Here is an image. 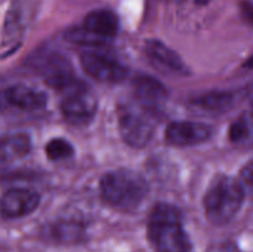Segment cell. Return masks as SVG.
<instances>
[{
    "instance_id": "obj_1",
    "label": "cell",
    "mask_w": 253,
    "mask_h": 252,
    "mask_svg": "<svg viewBox=\"0 0 253 252\" xmlns=\"http://www.w3.org/2000/svg\"><path fill=\"white\" fill-rule=\"evenodd\" d=\"M147 237L155 252H193L182 214L174 205L160 203L153 208L148 216Z\"/></svg>"
},
{
    "instance_id": "obj_2",
    "label": "cell",
    "mask_w": 253,
    "mask_h": 252,
    "mask_svg": "<svg viewBox=\"0 0 253 252\" xmlns=\"http://www.w3.org/2000/svg\"><path fill=\"white\" fill-rule=\"evenodd\" d=\"M147 194V182L135 170L121 168L106 173L100 180L101 199L118 210L136 209Z\"/></svg>"
},
{
    "instance_id": "obj_3",
    "label": "cell",
    "mask_w": 253,
    "mask_h": 252,
    "mask_svg": "<svg viewBox=\"0 0 253 252\" xmlns=\"http://www.w3.org/2000/svg\"><path fill=\"white\" fill-rule=\"evenodd\" d=\"M245 194L239 180L219 175L212 180L204 197L207 219L214 225H226L239 212Z\"/></svg>"
},
{
    "instance_id": "obj_4",
    "label": "cell",
    "mask_w": 253,
    "mask_h": 252,
    "mask_svg": "<svg viewBox=\"0 0 253 252\" xmlns=\"http://www.w3.org/2000/svg\"><path fill=\"white\" fill-rule=\"evenodd\" d=\"M62 93L61 111L69 124L81 126L93 120L98 109V100L88 85L78 79L62 90Z\"/></svg>"
},
{
    "instance_id": "obj_5",
    "label": "cell",
    "mask_w": 253,
    "mask_h": 252,
    "mask_svg": "<svg viewBox=\"0 0 253 252\" xmlns=\"http://www.w3.org/2000/svg\"><path fill=\"white\" fill-rule=\"evenodd\" d=\"M40 0H12L2 25L1 46L10 53L21 42L27 26L35 19Z\"/></svg>"
},
{
    "instance_id": "obj_6",
    "label": "cell",
    "mask_w": 253,
    "mask_h": 252,
    "mask_svg": "<svg viewBox=\"0 0 253 252\" xmlns=\"http://www.w3.org/2000/svg\"><path fill=\"white\" fill-rule=\"evenodd\" d=\"M146 110H138L125 104L119 106V130L124 141L131 147H145L152 140L155 127Z\"/></svg>"
},
{
    "instance_id": "obj_7",
    "label": "cell",
    "mask_w": 253,
    "mask_h": 252,
    "mask_svg": "<svg viewBox=\"0 0 253 252\" xmlns=\"http://www.w3.org/2000/svg\"><path fill=\"white\" fill-rule=\"evenodd\" d=\"M81 64L88 76L103 83H119L127 76L125 66L103 52H84L81 56Z\"/></svg>"
},
{
    "instance_id": "obj_8",
    "label": "cell",
    "mask_w": 253,
    "mask_h": 252,
    "mask_svg": "<svg viewBox=\"0 0 253 252\" xmlns=\"http://www.w3.org/2000/svg\"><path fill=\"white\" fill-rule=\"evenodd\" d=\"M40 204V194L27 188H12L0 199V214L4 219H19L31 214Z\"/></svg>"
},
{
    "instance_id": "obj_9",
    "label": "cell",
    "mask_w": 253,
    "mask_h": 252,
    "mask_svg": "<svg viewBox=\"0 0 253 252\" xmlns=\"http://www.w3.org/2000/svg\"><path fill=\"white\" fill-rule=\"evenodd\" d=\"M136 99L141 108L151 115H156L166 104L168 91L158 79L151 76H138L132 82Z\"/></svg>"
},
{
    "instance_id": "obj_10",
    "label": "cell",
    "mask_w": 253,
    "mask_h": 252,
    "mask_svg": "<svg viewBox=\"0 0 253 252\" xmlns=\"http://www.w3.org/2000/svg\"><path fill=\"white\" fill-rule=\"evenodd\" d=\"M211 127L202 123L174 121L166 128L165 140L169 145L184 147L204 142L211 136Z\"/></svg>"
},
{
    "instance_id": "obj_11",
    "label": "cell",
    "mask_w": 253,
    "mask_h": 252,
    "mask_svg": "<svg viewBox=\"0 0 253 252\" xmlns=\"http://www.w3.org/2000/svg\"><path fill=\"white\" fill-rule=\"evenodd\" d=\"M42 237L49 244L59 246H73L85 241L86 229L77 220H59L44 226Z\"/></svg>"
},
{
    "instance_id": "obj_12",
    "label": "cell",
    "mask_w": 253,
    "mask_h": 252,
    "mask_svg": "<svg viewBox=\"0 0 253 252\" xmlns=\"http://www.w3.org/2000/svg\"><path fill=\"white\" fill-rule=\"evenodd\" d=\"M4 99L9 105L24 111L42 109L47 104V96L43 91L25 84H14L4 90Z\"/></svg>"
},
{
    "instance_id": "obj_13",
    "label": "cell",
    "mask_w": 253,
    "mask_h": 252,
    "mask_svg": "<svg viewBox=\"0 0 253 252\" xmlns=\"http://www.w3.org/2000/svg\"><path fill=\"white\" fill-rule=\"evenodd\" d=\"M146 54L157 68L175 74L187 73V66L173 49L157 40L146 42Z\"/></svg>"
},
{
    "instance_id": "obj_14",
    "label": "cell",
    "mask_w": 253,
    "mask_h": 252,
    "mask_svg": "<svg viewBox=\"0 0 253 252\" xmlns=\"http://www.w3.org/2000/svg\"><path fill=\"white\" fill-rule=\"evenodd\" d=\"M83 29L103 40H110L118 35V15L108 9H98L89 12L83 21Z\"/></svg>"
},
{
    "instance_id": "obj_15",
    "label": "cell",
    "mask_w": 253,
    "mask_h": 252,
    "mask_svg": "<svg viewBox=\"0 0 253 252\" xmlns=\"http://www.w3.org/2000/svg\"><path fill=\"white\" fill-rule=\"evenodd\" d=\"M31 151V140L26 133H12L0 138V168L21 160Z\"/></svg>"
},
{
    "instance_id": "obj_16",
    "label": "cell",
    "mask_w": 253,
    "mask_h": 252,
    "mask_svg": "<svg viewBox=\"0 0 253 252\" xmlns=\"http://www.w3.org/2000/svg\"><path fill=\"white\" fill-rule=\"evenodd\" d=\"M234 100V95L229 91L212 90L198 95L193 99V104L197 108L207 111H222L229 108Z\"/></svg>"
},
{
    "instance_id": "obj_17",
    "label": "cell",
    "mask_w": 253,
    "mask_h": 252,
    "mask_svg": "<svg viewBox=\"0 0 253 252\" xmlns=\"http://www.w3.org/2000/svg\"><path fill=\"white\" fill-rule=\"evenodd\" d=\"M229 136L234 143L253 142V111L245 113L231 124Z\"/></svg>"
},
{
    "instance_id": "obj_18",
    "label": "cell",
    "mask_w": 253,
    "mask_h": 252,
    "mask_svg": "<svg viewBox=\"0 0 253 252\" xmlns=\"http://www.w3.org/2000/svg\"><path fill=\"white\" fill-rule=\"evenodd\" d=\"M46 155L52 161H61L73 156L74 148L71 143L64 138H52L46 143Z\"/></svg>"
},
{
    "instance_id": "obj_19",
    "label": "cell",
    "mask_w": 253,
    "mask_h": 252,
    "mask_svg": "<svg viewBox=\"0 0 253 252\" xmlns=\"http://www.w3.org/2000/svg\"><path fill=\"white\" fill-rule=\"evenodd\" d=\"M239 184L244 192L245 197L253 200V160L250 161L241 169L239 177Z\"/></svg>"
},
{
    "instance_id": "obj_20",
    "label": "cell",
    "mask_w": 253,
    "mask_h": 252,
    "mask_svg": "<svg viewBox=\"0 0 253 252\" xmlns=\"http://www.w3.org/2000/svg\"><path fill=\"white\" fill-rule=\"evenodd\" d=\"M240 11L247 24L253 26V2L251 0H241L240 1Z\"/></svg>"
},
{
    "instance_id": "obj_21",
    "label": "cell",
    "mask_w": 253,
    "mask_h": 252,
    "mask_svg": "<svg viewBox=\"0 0 253 252\" xmlns=\"http://www.w3.org/2000/svg\"><path fill=\"white\" fill-rule=\"evenodd\" d=\"M244 67H245V68H251V69H253V54H252L251 57H250L249 59H247L246 62H245Z\"/></svg>"
},
{
    "instance_id": "obj_22",
    "label": "cell",
    "mask_w": 253,
    "mask_h": 252,
    "mask_svg": "<svg viewBox=\"0 0 253 252\" xmlns=\"http://www.w3.org/2000/svg\"><path fill=\"white\" fill-rule=\"evenodd\" d=\"M193 1H194L195 4H199V5H205V4H208V1H209V0H193Z\"/></svg>"
},
{
    "instance_id": "obj_23",
    "label": "cell",
    "mask_w": 253,
    "mask_h": 252,
    "mask_svg": "<svg viewBox=\"0 0 253 252\" xmlns=\"http://www.w3.org/2000/svg\"><path fill=\"white\" fill-rule=\"evenodd\" d=\"M252 103H253V100H252Z\"/></svg>"
}]
</instances>
